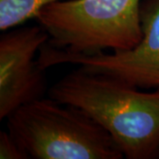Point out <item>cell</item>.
<instances>
[{
  "label": "cell",
  "mask_w": 159,
  "mask_h": 159,
  "mask_svg": "<svg viewBox=\"0 0 159 159\" xmlns=\"http://www.w3.org/2000/svg\"><path fill=\"white\" fill-rule=\"evenodd\" d=\"M106 74L78 68L49 97L78 107L112 137L127 159L159 158V89L152 92Z\"/></svg>",
  "instance_id": "1"
},
{
  "label": "cell",
  "mask_w": 159,
  "mask_h": 159,
  "mask_svg": "<svg viewBox=\"0 0 159 159\" xmlns=\"http://www.w3.org/2000/svg\"><path fill=\"white\" fill-rule=\"evenodd\" d=\"M8 132L29 158L122 159L112 137L89 114L51 98H39L7 118Z\"/></svg>",
  "instance_id": "2"
},
{
  "label": "cell",
  "mask_w": 159,
  "mask_h": 159,
  "mask_svg": "<svg viewBox=\"0 0 159 159\" xmlns=\"http://www.w3.org/2000/svg\"><path fill=\"white\" fill-rule=\"evenodd\" d=\"M142 0H64L45 6L35 20L47 44L73 54L134 48L142 37Z\"/></svg>",
  "instance_id": "3"
},
{
  "label": "cell",
  "mask_w": 159,
  "mask_h": 159,
  "mask_svg": "<svg viewBox=\"0 0 159 159\" xmlns=\"http://www.w3.org/2000/svg\"><path fill=\"white\" fill-rule=\"evenodd\" d=\"M142 37L125 51L73 54L45 44L38 55L42 70L74 64L88 72L112 76L142 89H159V0H142Z\"/></svg>",
  "instance_id": "4"
},
{
  "label": "cell",
  "mask_w": 159,
  "mask_h": 159,
  "mask_svg": "<svg viewBox=\"0 0 159 159\" xmlns=\"http://www.w3.org/2000/svg\"><path fill=\"white\" fill-rule=\"evenodd\" d=\"M49 41L41 26L10 29L0 37V119L43 97L45 78L35 55Z\"/></svg>",
  "instance_id": "5"
},
{
  "label": "cell",
  "mask_w": 159,
  "mask_h": 159,
  "mask_svg": "<svg viewBox=\"0 0 159 159\" xmlns=\"http://www.w3.org/2000/svg\"><path fill=\"white\" fill-rule=\"evenodd\" d=\"M64 0H0V30L7 31L35 19L45 6Z\"/></svg>",
  "instance_id": "6"
},
{
  "label": "cell",
  "mask_w": 159,
  "mask_h": 159,
  "mask_svg": "<svg viewBox=\"0 0 159 159\" xmlns=\"http://www.w3.org/2000/svg\"><path fill=\"white\" fill-rule=\"evenodd\" d=\"M0 158L28 159L29 157L9 132H0Z\"/></svg>",
  "instance_id": "7"
}]
</instances>
